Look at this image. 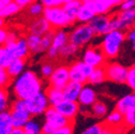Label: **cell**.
<instances>
[{
  "mask_svg": "<svg viewBox=\"0 0 135 134\" xmlns=\"http://www.w3.org/2000/svg\"><path fill=\"white\" fill-rule=\"evenodd\" d=\"M40 91H43V83L31 70H25L12 80V92L16 99L26 100Z\"/></svg>",
  "mask_w": 135,
  "mask_h": 134,
  "instance_id": "1",
  "label": "cell"
},
{
  "mask_svg": "<svg viewBox=\"0 0 135 134\" xmlns=\"http://www.w3.org/2000/svg\"><path fill=\"white\" fill-rule=\"evenodd\" d=\"M126 41V32L123 30H112L103 36L101 51L106 59H115L120 53L122 44Z\"/></svg>",
  "mask_w": 135,
  "mask_h": 134,
  "instance_id": "2",
  "label": "cell"
},
{
  "mask_svg": "<svg viewBox=\"0 0 135 134\" xmlns=\"http://www.w3.org/2000/svg\"><path fill=\"white\" fill-rule=\"evenodd\" d=\"M42 16L49 23V25L52 26V28L54 30L64 29L66 27L71 26V23H70L69 18H68L62 6L44 8Z\"/></svg>",
  "mask_w": 135,
  "mask_h": 134,
  "instance_id": "3",
  "label": "cell"
},
{
  "mask_svg": "<svg viewBox=\"0 0 135 134\" xmlns=\"http://www.w3.org/2000/svg\"><path fill=\"white\" fill-rule=\"evenodd\" d=\"M94 37V32L88 24H79L69 33V42L80 48L88 45Z\"/></svg>",
  "mask_w": 135,
  "mask_h": 134,
  "instance_id": "4",
  "label": "cell"
},
{
  "mask_svg": "<svg viewBox=\"0 0 135 134\" xmlns=\"http://www.w3.org/2000/svg\"><path fill=\"white\" fill-rule=\"evenodd\" d=\"M49 106L47 97L45 92L40 91L37 94L32 95L25 100V107L31 115V117H38L43 115L46 108Z\"/></svg>",
  "mask_w": 135,
  "mask_h": 134,
  "instance_id": "5",
  "label": "cell"
},
{
  "mask_svg": "<svg viewBox=\"0 0 135 134\" xmlns=\"http://www.w3.org/2000/svg\"><path fill=\"white\" fill-rule=\"evenodd\" d=\"M104 70H105V75L106 79L116 83V84H126L127 75H128V68L122 65L119 62H105Z\"/></svg>",
  "mask_w": 135,
  "mask_h": 134,
  "instance_id": "6",
  "label": "cell"
},
{
  "mask_svg": "<svg viewBox=\"0 0 135 134\" xmlns=\"http://www.w3.org/2000/svg\"><path fill=\"white\" fill-rule=\"evenodd\" d=\"M69 42V33L63 29H56L49 48L46 51L49 59H56L59 56L60 49Z\"/></svg>",
  "mask_w": 135,
  "mask_h": 134,
  "instance_id": "7",
  "label": "cell"
},
{
  "mask_svg": "<svg viewBox=\"0 0 135 134\" xmlns=\"http://www.w3.org/2000/svg\"><path fill=\"white\" fill-rule=\"evenodd\" d=\"M81 60L92 68H98V66H103L107 59L104 56L103 52L101 51V48L95 46H89L84 52Z\"/></svg>",
  "mask_w": 135,
  "mask_h": 134,
  "instance_id": "8",
  "label": "cell"
},
{
  "mask_svg": "<svg viewBox=\"0 0 135 134\" xmlns=\"http://www.w3.org/2000/svg\"><path fill=\"white\" fill-rule=\"evenodd\" d=\"M110 14H95L88 23L95 36H104L110 30Z\"/></svg>",
  "mask_w": 135,
  "mask_h": 134,
  "instance_id": "9",
  "label": "cell"
},
{
  "mask_svg": "<svg viewBox=\"0 0 135 134\" xmlns=\"http://www.w3.org/2000/svg\"><path fill=\"white\" fill-rule=\"evenodd\" d=\"M48 79H49V86L62 89L70 82L69 66L59 65L57 68H55L53 73L48 77Z\"/></svg>",
  "mask_w": 135,
  "mask_h": 134,
  "instance_id": "10",
  "label": "cell"
},
{
  "mask_svg": "<svg viewBox=\"0 0 135 134\" xmlns=\"http://www.w3.org/2000/svg\"><path fill=\"white\" fill-rule=\"evenodd\" d=\"M54 107L59 114H61L63 117L68 118L70 121H74L77 114L79 113V104L77 101L62 100V101H60Z\"/></svg>",
  "mask_w": 135,
  "mask_h": 134,
  "instance_id": "11",
  "label": "cell"
},
{
  "mask_svg": "<svg viewBox=\"0 0 135 134\" xmlns=\"http://www.w3.org/2000/svg\"><path fill=\"white\" fill-rule=\"evenodd\" d=\"M97 100H98L97 91L92 87V85H83L77 98V102L79 106L90 107Z\"/></svg>",
  "mask_w": 135,
  "mask_h": 134,
  "instance_id": "12",
  "label": "cell"
},
{
  "mask_svg": "<svg viewBox=\"0 0 135 134\" xmlns=\"http://www.w3.org/2000/svg\"><path fill=\"white\" fill-rule=\"evenodd\" d=\"M43 115H44V120L49 122L52 126H54L56 129L73 122V121H70L68 118H65V117H63L61 114H59L54 106H50V105L46 108Z\"/></svg>",
  "mask_w": 135,
  "mask_h": 134,
  "instance_id": "13",
  "label": "cell"
},
{
  "mask_svg": "<svg viewBox=\"0 0 135 134\" xmlns=\"http://www.w3.org/2000/svg\"><path fill=\"white\" fill-rule=\"evenodd\" d=\"M116 16L121 24V30L128 31L129 29L135 27V8L119 11Z\"/></svg>",
  "mask_w": 135,
  "mask_h": 134,
  "instance_id": "14",
  "label": "cell"
},
{
  "mask_svg": "<svg viewBox=\"0 0 135 134\" xmlns=\"http://www.w3.org/2000/svg\"><path fill=\"white\" fill-rule=\"evenodd\" d=\"M52 29H53L52 26L49 25V23L43 17V16L37 17L28 27L29 33H35V35H38V36H44L45 33H47Z\"/></svg>",
  "mask_w": 135,
  "mask_h": 134,
  "instance_id": "15",
  "label": "cell"
},
{
  "mask_svg": "<svg viewBox=\"0 0 135 134\" xmlns=\"http://www.w3.org/2000/svg\"><path fill=\"white\" fill-rule=\"evenodd\" d=\"M11 118H12V126L13 128H24L25 123L28 119L31 118V115L26 108H20V109H10Z\"/></svg>",
  "mask_w": 135,
  "mask_h": 134,
  "instance_id": "16",
  "label": "cell"
},
{
  "mask_svg": "<svg viewBox=\"0 0 135 134\" xmlns=\"http://www.w3.org/2000/svg\"><path fill=\"white\" fill-rule=\"evenodd\" d=\"M81 87H83V84L70 80L62 88L63 100H68V101H77V98H78V94H79Z\"/></svg>",
  "mask_w": 135,
  "mask_h": 134,
  "instance_id": "17",
  "label": "cell"
},
{
  "mask_svg": "<svg viewBox=\"0 0 135 134\" xmlns=\"http://www.w3.org/2000/svg\"><path fill=\"white\" fill-rule=\"evenodd\" d=\"M95 15L92 4H84L81 3L76 15V22L80 24H88L92 17Z\"/></svg>",
  "mask_w": 135,
  "mask_h": 134,
  "instance_id": "18",
  "label": "cell"
},
{
  "mask_svg": "<svg viewBox=\"0 0 135 134\" xmlns=\"http://www.w3.org/2000/svg\"><path fill=\"white\" fill-rule=\"evenodd\" d=\"M134 107H135V91L123 95L116 103V109L122 114H124L127 111Z\"/></svg>",
  "mask_w": 135,
  "mask_h": 134,
  "instance_id": "19",
  "label": "cell"
},
{
  "mask_svg": "<svg viewBox=\"0 0 135 134\" xmlns=\"http://www.w3.org/2000/svg\"><path fill=\"white\" fill-rule=\"evenodd\" d=\"M25 68H26V59L14 58L6 70L12 78H15L25 71Z\"/></svg>",
  "mask_w": 135,
  "mask_h": 134,
  "instance_id": "20",
  "label": "cell"
},
{
  "mask_svg": "<svg viewBox=\"0 0 135 134\" xmlns=\"http://www.w3.org/2000/svg\"><path fill=\"white\" fill-rule=\"evenodd\" d=\"M12 54L14 56V58H23V59H27L30 52L26 42V38L23 37H18V39L16 40L15 43V47L12 51Z\"/></svg>",
  "mask_w": 135,
  "mask_h": 134,
  "instance_id": "21",
  "label": "cell"
},
{
  "mask_svg": "<svg viewBox=\"0 0 135 134\" xmlns=\"http://www.w3.org/2000/svg\"><path fill=\"white\" fill-rule=\"evenodd\" d=\"M80 4H81L80 0H73V1L62 3V8L68 16V18H69L71 25H73L76 22V15H77V11Z\"/></svg>",
  "mask_w": 135,
  "mask_h": 134,
  "instance_id": "22",
  "label": "cell"
},
{
  "mask_svg": "<svg viewBox=\"0 0 135 134\" xmlns=\"http://www.w3.org/2000/svg\"><path fill=\"white\" fill-rule=\"evenodd\" d=\"M106 80V75H105V70L104 66H98V68H93L91 74L87 78V83L89 85H101Z\"/></svg>",
  "mask_w": 135,
  "mask_h": 134,
  "instance_id": "23",
  "label": "cell"
},
{
  "mask_svg": "<svg viewBox=\"0 0 135 134\" xmlns=\"http://www.w3.org/2000/svg\"><path fill=\"white\" fill-rule=\"evenodd\" d=\"M45 94L47 97L48 103L50 106H55L56 104H58L60 101L63 100V93H62V89L60 88H56L53 86H49L46 91Z\"/></svg>",
  "mask_w": 135,
  "mask_h": 134,
  "instance_id": "24",
  "label": "cell"
},
{
  "mask_svg": "<svg viewBox=\"0 0 135 134\" xmlns=\"http://www.w3.org/2000/svg\"><path fill=\"white\" fill-rule=\"evenodd\" d=\"M41 38L35 33H28L26 37V42L29 48V52L32 54H41Z\"/></svg>",
  "mask_w": 135,
  "mask_h": 134,
  "instance_id": "25",
  "label": "cell"
},
{
  "mask_svg": "<svg viewBox=\"0 0 135 134\" xmlns=\"http://www.w3.org/2000/svg\"><path fill=\"white\" fill-rule=\"evenodd\" d=\"M106 125L117 129L121 126H123V114L120 113L119 111H113L109 114H107L106 116Z\"/></svg>",
  "mask_w": 135,
  "mask_h": 134,
  "instance_id": "26",
  "label": "cell"
},
{
  "mask_svg": "<svg viewBox=\"0 0 135 134\" xmlns=\"http://www.w3.org/2000/svg\"><path fill=\"white\" fill-rule=\"evenodd\" d=\"M13 128L12 118L10 111H4L0 113V134H7Z\"/></svg>",
  "mask_w": 135,
  "mask_h": 134,
  "instance_id": "27",
  "label": "cell"
},
{
  "mask_svg": "<svg viewBox=\"0 0 135 134\" xmlns=\"http://www.w3.org/2000/svg\"><path fill=\"white\" fill-rule=\"evenodd\" d=\"M91 113L97 118H103L108 114V106L103 101H97L91 105Z\"/></svg>",
  "mask_w": 135,
  "mask_h": 134,
  "instance_id": "28",
  "label": "cell"
},
{
  "mask_svg": "<svg viewBox=\"0 0 135 134\" xmlns=\"http://www.w3.org/2000/svg\"><path fill=\"white\" fill-rule=\"evenodd\" d=\"M20 11H21V8L12 0V1L9 4H7L1 11H0V16H1L3 20L10 18V17H13V16H15L16 14H18Z\"/></svg>",
  "mask_w": 135,
  "mask_h": 134,
  "instance_id": "29",
  "label": "cell"
},
{
  "mask_svg": "<svg viewBox=\"0 0 135 134\" xmlns=\"http://www.w3.org/2000/svg\"><path fill=\"white\" fill-rule=\"evenodd\" d=\"M13 59L14 56L12 52H10L4 45H0V68L7 69Z\"/></svg>",
  "mask_w": 135,
  "mask_h": 134,
  "instance_id": "30",
  "label": "cell"
},
{
  "mask_svg": "<svg viewBox=\"0 0 135 134\" xmlns=\"http://www.w3.org/2000/svg\"><path fill=\"white\" fill-rule=\"evenodd\" d=\"M41 128H42V125L38 119L30 118L25 123L23 130L29 134H39V133H41Z\"/></svg>",
  "mask_w": 135,
  "mask_h": 134,
  "instance_id": "31",
  "label": "cell"
},
{
  "mask_svg": "<svg viewBox=\"0 0 135 134\" xmlns=\"http://www.w3.org/2000/svg\"><path fill=\"white\" fill-rule=\"evenodd\" d=\"M44 11V6L39 1V0H36V1L31 2L28 7H27V13L31 17H40L43 14Z\"/></svg>",
  "mask_w": 135,
  "mask_h": 134,
  "instance_id": "32",
  "label": "cell"
},
{
  "mask_svg": "<svg viewBox=\"0 0 135 134\" xmlns=\"http://www.w3.org/2000/svg\"><path fill=\"white\" fill-rule=\"evenodd\" d=\"M69 75H70V80L80 83L83 85L85 83H87V77L79 71V69L76 66L75 63H73L69 68Z\"/></svg>",
  "mask_w": 135,
  "mask_h": 134,
  "instance_id": "33",
  "label": "cell"
},
{
  "mask_svg": "<svg viewBox=\"0 0 135 134\" xmlns=\"http://www.w3.org/2000/svg\"><path fill=\"white\" fill-rule=\"evenodd\" d=\"M93 9L95 14H110L113 8L106 0H94Z\"/></svg>",
  "mask_w": 135,
  "mask_h": 134,
  "instance_id": "34",
  "label": "cell"
},
{
  "mask_svg": "<svg viewBox=\"0 0 135 134\" xmlns=\"http://www.w3.org/2000/svg\"><path fill=\"white\" fill-rule=\"evenodd\" d=\"M78 47L75 46L74 44L70 43V42H68L61 49H60V52H59V56L62 57V58H70L72 56H74L77 52H78Z\"/></svg>",
  "mask_w": 135,
  "mask_h": 134,
  "instance_id": "35",
  "label": "cell"
},
{
  "mask_svg": "<svg viewBox=\"0 0 135 134\" xmlns=\"http://www.w3.org/2000/svg\"><path fill=\"white\" fill-rule=\"evenodd\" d=\"M10 108V98H9V91L7 88L0 87V113L8 111Z\"/></svg>",
  "mask_w": 135,
  "mask_h": 134,
  "instance_id": "36",
  "label": "cell"
},
{
  "mask_svg": "<svg viewBox=\"0 0 135 134\" xmlns=\"http://www.w3.org/2000/svg\"><path fill=\"white\" fill-rule=\"evenodd\" d=\"M55 30L52 29L50 31H48L47 33H45L44 36H42L41 38V53H45L47 49L49 48L50 44H52V40L54 37Z\"/></svg>",
  "mask_w": 135,
  "mask_h": 134,
  "instance_id": "37",
  "label": "cell"
},
{
  "mask_svg": "<svg viewBox=\"0 0 135 134\" xmlns=\"http://www.w3.org/2000/svg\"><path fill=\"white\" fill-rule=\"evenodd\" d=\"M123 126L127 128H135V107L123 114Z\"/></svg>",
  "mask_w": 135,
  "mask_h": 134,
  "instance_id": "38",
  "label": "cell"
},
{
  "mask_svg": "<svg viewBox=\"0 0 135 134\" xmlns=\"http://www.w3.org/2000/svg\"><path fill=\"white\" fill-rule=\"evenodd\" d=\"M13 78L9 75L6 69L0 68V87L1 88H8L12 84Z\"/></svg>",
  "mask_w": 135,
  "mask_h": 134,
  "instance_id": "39",
  "label": "cell"
},
{
  "mask_svg": "<svg viewBox=\"0 0 135 134\" xmlns=\"http://www.w3.org/2000/svg\"><path fill=\"white\" fill-rule=\"evenodd\" d=\"M103 123H94L90 127H88L86 130H84L81 134H103Z\"/></svg>",
  "mask_w": 135,
  "mask_h": 134,
  "instance_id": "40",
  "label": "cell"
},
{
  "mask_svg": "<svg viewBox=\"0 0 135 134\" xmlns=\"http://www.w3.org/2000/svg\"><path fill=\"white\" fill-rule=\"evenodd\" d=\"M126 84H127V86L130 89L135 91V66H132L131 69L128 70V75H127Z\"/></svg>",
  "mask_w": 135,
  "mask_h": 134,
  "instance_id": "41",
  "label": "cell"
},
{
  "mask_svg": "<svg viewBox=\"0 0 135 134\" xmlns=\"http://www.w3.org/2000/svg\"><path fill=\"white\" fill-rule=\"evenodd\" d=\"M73 132H74V125H73V122H71L66 126L57 128L53 132V134H73Z\"/></svg>",
  "mask_w": 135,
  "mask_h": 134,
  "instance_id": "42",
  "label": "cell"
},
{
  "mask_svg": "<svg viewBox=\"0 0 135 134\" xmlns=\"http://www.w3.org/2000/svg\"><path fill=\"white\" fill-rule=\"evenodd\" d=\"M54 65L50 63V62H46V63H44L42 66H41V75H42V77H44V78H48L49 76H50V74L53 73V71H54Z\"/></svg>",
  "mask_w": 135,
  "mask_h": 134,
  "instance_id": "43",
  "label": "cell"
},
{
  "mask_svg": "<svg viewBox=\"0 0 135 134\" xmlns=\"http://www.w3.org/2000/svg\"><path fill=\"white\" fill-rule=\"evenodd\" d=\"M126 39L130 42L132 49L135 51V27L128 30V33H126Z\"/></svg>",
  "mask_w": 135,
  "mask_h": 134,
  "instance_id": "44",
  "label": "cell"
},
{
  "mask_svg": "<svg viewBox=\"0 0 135 134\" xmlns=\"http://www.w3.org/2000/svg\"><path fill=\"white\" fill-rule=\"evenodd\" d=\"M118 8H119V11L133 9L135 8V0H124V1H121L119 6H118Z\"/></svg>",
  "mask_w": 135,
  "mask_h": 134,
  "instance_id": "45",
  "label": "cell"
},
{
  "mask_svg": "<svg viewBox=\"0 0 135 134\" xmlns=\"http://www.w3.org/2000/svg\"><path fill=\"white\" fill-rule=\"evenodd\" d=\"M39 1L44 6V8L62 6V0H39Z\"/></svg>",
  "mask_w": 135,
  "mask_h": 134,
  "instance_id": "46",
  "label": "cell"
},
{
  "mask_svg": "<svg viewBox=\"0 0 135 134\" xmlns=\"http://www.w3.org/2000/svg\"><path fill=\"white\" fill-rule=\"evenodd\" d=\"M55 130H56V128L47 121H44V123L42 125V128H41V132L44 134H53V132Z\"/></svg>",
  "mask_w": 135,
  "mask_h": 134,
  "instance_id": "47",
  "label": "cell"
},
{
  "mask_svg": "<svg viewBox=\"0 0 135 134\" xmlns=\"http://www.w3.org/2000/svg\"><path fill=\"white\" fill-rule=\"evenodd\" d=\"M18 39L17 33L15 31H8L7 33V38H6V42L4 43H9V42H15Z\"/></svg>",
  "mask_w": 135,
  "mask_h": 134,
  "instance_id": "48",
  "label": "cell"
},
{
  "mask_svg": "<svg viewBox=\"0 0 135 134\" xmlns=\"http://www.w3.org/2000/svg\"><path fill=\"white\" fill-rule=\"evenodd\" d=\"M13 1H14L16 4H17L20 8H21V10H23V9L27 8L31 2L36 1V0H13Z\"/></svg>",
  "mask_w": 135,
  "mask_h": 134,
  "instance_id": "49",
  "label": "cell"
},
{
  "mask_svg": "<svg viewBox=\"0 0 135 134\" xmlns=\"http://www.w3.org/2000/svg\"><path fill=\"white\" fill-rule=\"evenodd\" d=\"M7 33H8V30L4 27H0V45L4 44L6 38H7Z\"/></svg>",
  "mask_w": 135,
  "mask_h": 134,
  "instance_id": "50",
  "label": "cell"
},
{
  "mask_svg": "<svg viewBox=\"0 0 135 134\" xmlns=\"http://www.w3.org/2000/svg\"><path fill=\"white\" fill-rule=\"evenodd\" d=\"M23 132H24V130L22 128H12L11 131L7 134H23Z\"/></svg>",
  "mask_w": 135,
  "mask_h": 134,
  "instance_id": "51",
  "label": "cell"
},
{
  "mask_svg": "<svg viewBox=\"0 0 135 134\" xmlns=\"http://www.w3.org/2000/svg\"><path fill=\"white\" fill-rule=\"evenodd\" d=\"M106 1L110 4V7L114 9V8H117L119 6V3L121 2V0H106Z\"/></svg>",
  "mask_w": 135,
  "mask_h": 134,
  "instance_id": "52",
  "label": "cell"
},
{
  "mask_svg": "<svg viewBox=\"0 0 135 134\" xmlns=\"http://www.w3.org/2000/svg\"><path fill=\"white\" fill-rule=\"evenodd\" d=\"M12 0H0V11H1L7 4H9Z\"/></svg>",
  "mask_w": 135,
  "mask_h": 134,
  "instance_id": "53",
  "label": "cell"
},
{
  "mask_svg": "<svg viewBox=\"0 0 135 134\" xmlns=\"http://www.w3.org/2000/svg\"><path fill=\"white\" fill-rule=\"evenodd\" d=\"M0 27H4V20L0 16Z\"/></svg>",
  "mask_w": 135,
  "mask_h": 134,
  "instance_id": "54",
  "label": "cell"
},
{
  "mask_svg": "<svg viewBox=\"0 0 135 134\" xmlns=\"http://www.w3.org/2000/svg\"><path fill=\"white\" fill-rule=\"evenodd\" d=\"M69 1H73V0H62V2H69Z\"/></svg>",
  "mask_w": 135,
  "mask_h": 134,
  "instance_id": "55",
  "label": "cell"
},
{
  "mask_svg": "<svg viewBox=\"0 0 135 134\" xmlns=\"http://www.w3.org/2000/svg\"><path fill=\"white\" fill-rule=\"evenodd\" d=\"M23 134H29V133H27V132H25V131H24V132H23Z\"/></svg>",
  "mask_w": 135,
  "mask_h": 134,
  "instance_id": "56",
  "label": "cell"
},
{
  "mask_svg": "<svg viewBox=\"0 0 135 134\" xmlns=\"http://www.w3.org/2000/svg\"><path fill=\"white\" fill-rule=\"evenodd\" d=\"M39 134H44V133H42V132H41V133H39Z\"/></svg>",
  "mask_w": 135,
  "mask_h": 134,
  "instance_id": "57",
  "label": "cell"
},
{
  "mask_svg": "<svg viewBox=\"0 0 135 134\" xmlns=\"http://www.w3.org/2000/svg\"><path fill=\"white\" fill-rule=\"evenodd\" d=\"M121 1H124V0H121Z\"/></svg>",
  "mask_w": 135,
  "mask_h": 134,
  "instance_id": "58",
  "label": "cell"
},
{
  "mask_svg": "<svg viewBox=\"0 0 135 134\" xmlns=\"http://www.w3.org/2000/svg\"><path fill=\"white\" fill-rule=\"evenodd\" d=\"M134 66H135V64H134Z\"/></svg>",
  "mask_w": 135,
  "mask_h": 134,
  "instance_id": "59",
  "label": "cell"
},
{
  "mask_svg": "<svg viewBox=\"0 0 135 134\" xmlns=\"http://www.w3.org/2000/svg\"><path fill=\"white\" fill-rule=\"evenodd\" d=\"M62 3H63V2H62Z\"/></svg>",
  "mask_w": 135,
  "mask_h": 134,
  "instance_id": "60",
  "label": "cell"
}]
</instances>
